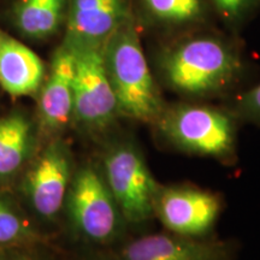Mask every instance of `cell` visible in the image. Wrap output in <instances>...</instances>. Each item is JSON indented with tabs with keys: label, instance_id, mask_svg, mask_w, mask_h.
I'll use <instances>...</instances> for the list:
<instances>
[{
	"label": "cell",
	"instance_id": "obj_5",
	"mask_svg": "<svg viewBox=\"0 0 260 260\" xmlns=\"http://www.w3.org/2000/svg\"><path fill=\"white\" fill-rule=\"evenodd\" d=\"M99 168L130 230L154 219V199L160 183L134 136L116 132L107 136Z\"/></svg>",
	"mask_w": 260,
	"mask_h": 260
},
{
	"label": "cell",
	"instance_id": "obj_7",
	"mask_svg": "<svg viewBox=\"0 0 260 260\" xmlns=\"http://www.w3.org/2000/svg\"><path fill=\"white\" fill-rule=\"evenodd\" d=\"M224 207L222 195L195 184H159L154 219L164 230L180 236H212Z\"/></svg>",
	"mask_w": 260,
	"mask_h": 260
},
{
	"label": "cell",
	"instance_id": "obj_15",
	"mask_svg": "<svg viewBox=\"0 0 260 260\" xmlns=\"http://www.w3.org/2000/svg\"><path fill=\"white\" fill-rule=\"evenodd\" d=\"M39 237L27 219L0 195V249L34 246Z\"/></svg>",
	"mask_w": 260,
	"mask_h": 260
},
{
	"label": "cell",
	"instance_id": "obj_17",
	"mask_svg": "<svg viewBox=\"0 0 260 260\" xmlns=\"http://www.w3.org/2000/svg\"><path fill=\"white\" fill-rule=\"evenodd\" d=\"M233 112L239 121L260 125V83L240 95Z\"/></svg>",
	"mask_w": 260,
	"mask_h": 260
},
{
	"label": "cell",
	"instance_id": "obj_18",
	"mask_svg": "<svg viewBox=\"0 0 260 260\" xmlns=\"http://www.w3.org/2000/svg\"><path fill=\"white\" fill-rule=\"evenodd\" d=\"M212 2L224 18L235 23L251 11L256 0H212Z\"/></svg>",
	"mask_w": 260,
	"mask_h": 260
},
{
	"label": "cell",
	"instance_id": "obj_2",
	"mask_svg": "<svg viewBox=\"0 0 260 260\" xmlns=\"http://www.w3.org/2000/svg\"><path fill=\"white\" fill-rule=\"evenodd\" d=\"M242 69L232 45L216 38H193L174 45L159 58L161 80L174 92L191 98L222 93Z\"/></svg>",
	"mask_w": 260,
	"mask_h": 260
},
{
	"label": "cell",
	"instance_id": "obj_9",
	"mask_svg": "<svg viewBox=\"0 0 260 260\" xmlns=\"http://www.w3.org/2000/svg\"><path fill=\"white\" fill-rule=\"evenodd\" d=\"M121 260H234L233 242L216 237L180 236L167 230L130 234L113 248Z\"/></svg>",
	"mask_w": 260,
	"mask_h": 260
},
{
	"label": "cell",
	"instance_id": "obj_20",
	"mask_svg": "<svg viewBox=\"0 0 260 260\" xmlns=\"http://www.w3.org/2000/svg\"><path fill=\"white\" fill-rule=\"evenodd\" d=\"M67 260H121L113 248H92L83 247Z\"/></svg>",
	"mask_w": 260,
	"mask_h": 260
},
{
	"label": "cell",
	"instance_id": "obj_4",
	"mask_svg": "<svg viewBox=\"0 0 260 260\" xmlns=\"http://www.w3.org/2000/svg\"><path fill=\"white\" fill-rule=\"evenodd\" d=\"M63 212L83 247L116 248L130 235V228L99 164L84 162L75 169Z\"/></svg>",
	"mask_w": 260,
	"mask_h": 260
},
{
	"label": "cell",
	"instance_id": "obj_11",
	"mask_svg": "<svg viewBox=\"0 0 260 260\" xmlns=\"http://www.w3.org/2000/svg\"><path fill=\"white\" fill-rule=\"evenodd\" d=\"M129 0H71L69 45L104 47L117 29L129 21Z\"/></svg>",
	"mask_w": 260,
	"mask_h": 260
},
{
	"label": "cell",
	"instance_id": "obj_14",
	"mask_svg": "<svg viewBox=\"0 0 260 260\" xmlns=\"http://www.w3.org/2000/svg\"><path fill=\"white\" fill-rule=\"evenodd\" d=\"M65 0H23L17 21L27 37L44 39L56 32L63 18Z\"/></svg>",
	"mask_w": 260,
	"mask_h": 260
},
{
	"label": "cell",
	"instance_id": "obj_8",
	"mask_svg": "<svg viewBox=\"0 0 260 260\" xmlns=\"http://www.w3.org/2000/svg\"><path fill=\"white\" fill-rule=\"evenodd\" d=\"M75 169L69 145L61 136L48 139L45 147L34 154L25 172L23 190L39 218L54 222L63 212Z\"/></svg>",
	"mask_w": 260,
	"mask_h": 260
},
{
	"label": "cell",
	"instance_id": "obj_10",
	"mask_svg": "<svg viewBox=\"0 0 260 260\" xmlns=\"http://www.w3.org/2000/svg\"><path fill=\"white\" fill-rule=\"evenodd\" d=\"M73 81L74 53L64 42L54 52L47 79L39 89V128L48 139L61 136L73 123Z\"/></svg>",
	"mask_w": 260,
	"mask_h": 260
},
{
	"label": "cell",
	"instance_id": "obj_1",
	"mask_svg": "<svg viewBox=\"0 0 260 260\" xmlns=\"http://www.w3.org/2000/svg\"><path fill=\"white\" fill-rule=\"evenodd\" d=\"M237 122L233 111L181 103L165 105L151 126L168 147L228 165L237 157Z\"/></svg>",
	"mask_w": 260,
	"mask_h": 260
},
{
	"label": "cell",
	"instance_id": "obj_12",
	"mask_svg": "<svg viewBox=\"0 0 260 260\" xmlns=\"http://www.w3.org/2000/svg\"><path fill=\"white\" fill-rule=\"evenodd\" d=\"M45 80V65L35 52L0 29V86L14 96L32 95Z\"/></svg>",
	"mask_w": 260,
	"mask_h": 260
},
{
	"label": "cell",
	"instance_id": "obj_19",
	"mask_svg": "<svg viewBox=\"0 0 260 260\" xmlns=\"http://www.w3.org/2000/svg\"><path fill=\"white\" fill-rule=\"evenodd\" d=\"M0 260H54L52 256L35 249L34 246L0 249Z\"/></svg>",
	"mask_w": 260,
	"mask_h": 260
},
{
	"label": "cell",
	"instance_id": "obj_16",
	"mask_svg": "<svg viewBox=\"0 0 260 260\" xmlns=\"http://www.w3.org/2000/svg\"><path fill=\"white\" fill-rule=\"evenodd\" d=\"M154 19L165 24H184L201 15V0H142Z\"/></svg>",
	"mask_w": 260,
	"mask_h": 260
},
{
	"label": "cell",
	"instance_id": "obj_13",
	"mask_svg": "<svg viewBox=\"0 0 260 260\" xmlns=\"http://www.w3.org/2000/svg\"><path fill=\"white\" fill-rule=\"evenodd\" d=\"M37 129L29 117L12 112L0 117V183L12 180L35 154Z\"/></svg>",
	"mask_w": 260,
	"mask_h": 260
},
{
	"label": "cell",
	"instance_id": "obj_6",
	"mask_svg": "<svg viewBox=\"0 0 260 260\" xmlns=\"http://www.w3.org/2000/svg\"><path fill=\"white\" fill-rule=\"evenodd\" d=\"M69 46L74 53L73 123L83 132L107 138L121 116L106 74L103 47Z\"/></svg>",
	"mask_w": 260,
	"mask_h": 260
},
{
	"label": "cell",
	"instance_id": "obj_3",
	"mask_svg": "<svg viewBox=\"0 0 260 260\" xmlns=\"http://www.w3.org/2000/svg\"><path fill=\"white\" fill-rule=\"evenodd\" d=\"M103 56L119 116L151 125L167 104L149 69L133 22L126 21L107 39Z\"/></svg>",
	"mask_w": 260,
	"mask_h": 260
}]
</instances>
